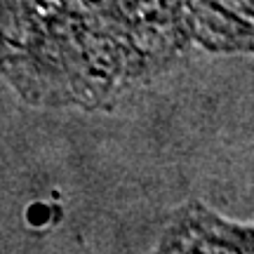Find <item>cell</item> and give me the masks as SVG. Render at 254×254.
<instances>
[{
	"mask_svg": "<svg viewBox=\"0 0 254 254\" xmlns=\"http://www.w3.org/2000/svg\"><path fill=\"white\" fill-rule=\"evenodd\" d=\"M193 38L217 52H254V0H193Z\"/></svg>",
	"mask_w": 254,
	"mask_h": 254,
	"instance_id": "cell-3",
	"label": "cell"
},
{
	"mask_svg": "<svg viewBox=\"0 0 254 254\" xmlns=\"http://www.w3.org/2000/svg\"><path fill=\"white\" fill-rule=\"evenodd\" d=\"M193 38V0H0V71L38 101H104Z\"/></svg>",
	"mask_w": 254,
	"mask_h": 254,
	"instance_id": "cell-1",
	"label": "cell"
},
{
	"mask_svg": "<svg viewBox=\"0 0 254 254\" xmlns=\"http://www.w3.org/2000/svg\"><path fill=\"white\" fill-rule=\"evenodd\" d=\"M158 254H254V228L233 226L207 209L189 207Z\"/></svg>",
	"mask_w": 254,
	"mask_h": 254,
	"instance_id": "cell-2",
	"label": "cell"
}]
</instances>
